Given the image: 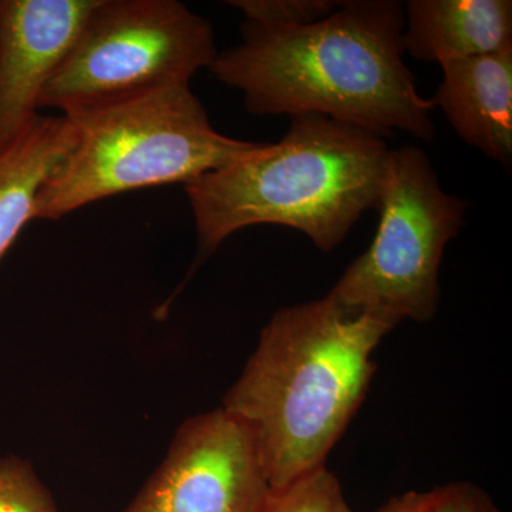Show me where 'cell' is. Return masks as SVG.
<instances>
[{
  "label": "cell",
  "mask_w": 512,
  "mask_h": 512,
  "mask_svg": "<svg viewBox=\"0 0 512 512\" xmlns=\"http://www.w3.org/2000/svg\"><path fill=\"white\" fill-rule=\"evenodd\" d=\"M404 6L348 0L305 26L245 22L242 40L218 52L211 73L256 116L319 114L386 138L431 141V99L404 63Z\"/></svg>",
  "instance_id": "cell-1"
},
{
  "label": "cell",
  "mask_w": 512,
  "mask_h": 512,
  "mask_svg": "<svg viewBox=\"0 0 512 512\" xmlns=\"http://www.w3.org/2000/svg\"><path fill=\"white\" fill-rule=\"evenodd\" d=\"M397 325L329 295L272 316L221 406L252 434L271 488L325 466L365 399L373 352Z\"/></svg>",
  "instance_id": "cell-2"
},
{
  "label": "cell",
  "mask_w": 512,
  "mask_h": 512,
  "mask_svg": "<svg viewBox=\"0 0 512 512\" xmlns=\"http://www.w3.org/2000/svg\"><path fill=\"white\" fill-rule=\"evenodd\" d=\"M386 140L342 121L303 114L278 143L185 187L197 229V264L252 225H284L320 251L342 244L366 211L379 208L389 171Z\"/></svg>",
  "instance_id": "cell-3"
},
{
  "label": "cell",
  "mask_w": 512,
  "mask_h": 512,
  "mask_svg": "<svg viewBox=\"0 0 512 512\" xmlns=\"http://www.w3.org/2000/svg\"><path fill=\"white\" fill-rule=\"evenodd\" d=\"M64 117L73 124V146L40 188L35 221L59 220L127 191L187 187L262 144L215 130L190 86Z\"/></svg>",
  "instance_id": "cell-4"
},
{
  "label": "cell",
  "mask_w": 512,
  "mask_h": 512,
  "mask_svg": "<svg viewBox=\"0 0 512 512\" xmlns=\"http://www.w3.org/2000/svg\"><path fill=\"white\" fill-rule=\"evenodd\" d=\"M218 55L211 23L177 0H96L39 110L73 116L190 86Z\"/></svg>",
  "instance_id": "cell-5"
},
{
  "label": "cell",
  "mask_w": 512,
  "mask_h": 512,
  "mask_svg": "<svg viewBox=\"0 0 512 512\" xmlns=\"http://www.w3.org/2000/svg\"><path fill=\"white\" fill-rule=\"evenodd\" d=\"M467 208L441 188L421 148L392 150L375 238L328 295L353 311L427 322L439 309L444 249L463 228Z\"/></svg>",
  "instance_id": "cell-6"
},
{
  "label": "cell",
  "mask_w": 512,
  "mask_h": 512,
  "mask_svg": "<svg viewBox=\"0 0 512 512\" xmlns=\"http://www.w3.org/2000/svg\"><path fill=\"white\" fill-rule=\"evenodd\" d=\"M271 490L252 434L224 407L178 427L124 512H255Z\"/></svg>",
  "instance_id": "cell-7"
},
{
  "label": "cell",
  "mask_w": 512,
  "mask_h": 512,
  "mask_svg": "<svg viewBox=\"0 0 512 512\" xmlns=\"http://www.w3.org/2000/svg\"><path fill=\"white\" fill-rule=\"evenodd\" d=\"M96 0H0V154L39 116Z\"/></svg>",
  "instance_id": "cell-8"
},
{
  "label": "cell",
  "mask_w": 512,
  "mask_h": 512,
  "mask_svg": "<svg viewBox=\"0 0 512 512\" xmlns=\"http://www.w3.org/2000/svg\"><path fill=\"white\" fill-rule=\"evenodd\" d=\"M434 109L468 146L504 168L512 160V47L493 55L446 63Z\"/></svg>",
  "instance_id": "cell-9"
},
{
  "label": "cell",
  "mask_w": 512,
  "mask_h": 512,
  "mask_svg": "<svg viewBox=\"0 0 512 512\" xmlns=\"http://www.w3.org/2000/svg\"><path fill=\"white\" fill-rule=\"evenodd\" d=\"M404 50L443 64L512 47L510 0H410L404 6Z\"/></svg>",
  "instance_id": "cell-10"
},
{
  "label": "cell",
  "mask_w": 512,
  "mask_h": 512,
  "mask_svg": "<svg viewBox=\"0 0 512 512\" xmlns=\"http://www.w3.org/2000/svg\"><path fill=\"white\" fill-rule=\"evenodd\" d=\"M74 128L64 116L39 114L0 154V259L35 221L40 188L73 146Z\"/></svg>",
  "instance_id": "cell-11"
},
{
  "label": "cell",
  "mask_w": 512,
  "mask_h": 512,
  "mask_svg": "<svg viewBox=\"0 0 512 512\" xmlns=\"http://www.w3.org/2000/svg\"><path fill=\"white\" fill-rule=\"evenodd\" d=\"M255 512H353L338 478L326 466L271 488Z\"/></svg>",
  "instance_id": "cell-12"
},
{
  "label": "cell",
  "mask_w": 512,
  "mask_h": 512,
  "mask_svg": "<svg viewBox=\"0 0 512 512\" xmlns=\"http://www.w3.org/2000/svg\"><path fill=\"white\" fill-rule=\"evenodd\" d=\"M0 512H59L52 494L23 458H0Z\"/></svg>",
  "instance_id": "cell-13"
},
{
  "label": "cell",
  "mask_w": 512,
  "mask_h": 512,
  "mask_svg": "<svg viewBox=\"0 0 512 512\" xmlns=\"http://www.w3.org/2000/svg\"><path fill=\"white\" fill-rule=\"evenodd\" d=\"M245 22L259 25L305 26L328 18L339 8L335 0H231Z\"/></svg>",
  "instance_id": "cell-14"
},
{
  "label": "cell",
  "mask_w": 512,
  "mask_h": 512,
  "mask_svg": "<svg viewBox=\"0 0 512 512\" xmlns=\"http://www.w3.org/2000/svg\"><path fill=\"white\" fill-rule=\"evenodd\" d=\"M433 512H501L484 490L470 483L434 488Z\"/></svg>",
  "instance_id": "cell-15"
},
{
  "label": "cell",
  "mask_w": 512,
  "mask_h": 512,
  "mask_svg": "<svg viewBox=\"0 0 512 512\" xmlns=\"http://www.w3.org/2000/svg\"><path fill=\"white\" fill-rule=\"evenodd\" d=\"M376 512H433V493H409L394 497Z\"/></svg>",
  "instance_id": "cell-16"
}]
</instances>
